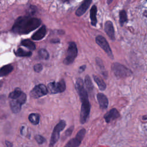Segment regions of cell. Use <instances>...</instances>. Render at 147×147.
<instances>
[{"label":"cell","instance_id":"6da1fadb","mask_svg":"<svg viewBox=\"0 0 147 147\" xmlns=\"http://www.w3.org/2000/svg\"><path fill=\"white\" fill-rule=\"evenodd\" d=\"M41 23V20L37 18L29 16L20 17L15 21L12 30L14 33L18 34H28L38 28Z\"/></svg>","mask_w":147,"mask_h":147},{"label":"cell","instance_id":"7a4b0ae2","mask_svg":"<svg viewBox=\"0 0 147 147\" xmlns=\"http://www.w3.org/2000/svg\"><path fill=\"white\" fill-rule=\"evenodd\" d=\"M78 94L80 96L82 103L80 122L82 124L85 123L89 117L91 105L89 102L87 91L84 88V85H79L75 87Z\"/></svg>","mask_w":147,"mask_h":147},{"label":"cell","instance_id":"3957f363","mask_svg":"<svg viewBox=\"0 0 147 147\" xmlns=\"http://www.w3.org/2000/svg\"><path fill=\"white\" fill-rule=\"evenodd\" d=\"M111 69L118 78H125L132 75L130 69L119 63H114L111 65Z\"/></svg>","mask_w":147,"mask_h":147},{"label":"cell","instance_id":"277c9868","mask_svg":"<svg viewBox=\"0 0 147 147\" xmlns=\"http://www.w3.org/2000/svg\"><path fill=\"white\" fill-rule=\"evenodd\" d=\"M78 55V49L76 44L71 41L68 44V47L67 49L66 56L64 59L63 63L65 65H69L72 64Z\"/></svg>","mask_w":147,"mask_h":147},{"label":"cell","instance_id":"5b68a950","mask_svg":"<svg viewBox=\"0 0 147 147\" xmlns=\"http://www.w3.org/2000/svg\"><path fill=\"white\" fill-rule=\"evenodd\" d=\"M65 126H66L65 121L64 120H60L59 122L55 126L51 135V139H50L49 147L54 146L55 144L58 141L59 139L60 132L64 129Z\"/></svg>","mask_w":147,"mask_h":147},{"label":"cell","instance_id":"8992f818","mask_svg":"<svg viewBox=\"0 0 147 147\" xmlns=\"http://www.w3.org/2000/svg\"><path fill=\"white\" fill-rule=\"evenodd\" d=\"M65 83L63 79L56 82H52L48 84V88L51 94L63 92L65 90Z\"/></svg>","mask_w":147,"mask_h":147},{"label":"cell","instance_id":"52a82bcc","mask_svg":"<svg viewBox=\"0 0 147 147\" xmlns=\"http://www.w3.org/2000/svg\"><path fill=\"white\" fill-rule=\"evenodd\" d=\"M86 130L85 129H80L76 134L75 138L71 139L65 145L64 147H78L86 134Z\"/></svg>","mask_w":147,"mask_h":147},{"label":"cell","instance_id":"ba28073f","mask_svg":"<svg viewBox=\"0 0 147 147\" xmlns=\"http://www.w3.org/2000/svg\"><path fill=\"white\" fill-rule=\"evenodd\" d=\"M95 41L100 46V47H101L104 50V51L107 54L108 56L111 59H113L114 57L111 49L109 46L108 42L105 39V38L102 36L99 35L96 37Z\"/></svg>","mask_w":147,"mask_h":147},{"label":"cell","instance_id":"9c48e42d","mask_svg":"<svg viewBox=\"0 0 147 147\" xmlns=\"http://www.w3.org/2000/svg\"><path fill=\"white\" fill-rule=\"evenodd\" d=\"M48 92L47 87L43 84L36 85L30 91V95L33 98H38L47 94Z\"/></svg>","mask_w":147,"mask_h":147},{"label":"cell","instance_id":"30bf717a","mask_svg":"<svg viewBox=\"0 0 147 147\" xmlns=\"http://www.w3.org/2000/svg\"><path fill=\"white\" fill-rule=\"evenodd\" d=\"M120 116L118 111L115 109H111L109 111L104 115V119L107 123H109L112 121L118 118Z\"/></svg>","mask_w":147,"mask_h":147},{"label":"cell","instance_id":"8fae6325","mask_svg":"<svg viewBox=\"0 0 147 147\" xmlns=\"http://www.w3.org/2000/svg\"><path fill=\"white\" fill-rule=\"evenodd\" d=\"M105 32L112 40H115V34L113 24L111 21H107L105 24Z\"/></svg>","mask_w":147,"mask_h":147},{"label":"cell","instance_id":"7c38bea8","mask_svg":"<svg viewBox=\"0 0 147 147\" xmlns=\"http://www.w3.org/2000/svg\"><path fill=\"white\" fill-rule=\"evenodd\" d=\"M92 2L91 0H85L81 4V5L76 9L75 11V14L77 16H82L89 7L91 3Z\"/></svg>","mask_w":147,"mask_h":147},{"label":"cell","instance_id":"4fadbf2b","mask_svg":"<svg viewBox=\"0 0 147 147\" xmlns=\"http://www.w3.org/2000/svg\"><path fill=\"white\" fill-rule=\"evenodd\" d=\"M46 26L45 25H42L40 28L32 36V38L35 41H38L42 39L46 34Z\"/></svg>","mask_w":147,"mask_h":147},{"label":"cell","instance_id":"5bb4252c","mask_svg":"<svg viewBox=\"0 0 147 147\" xmlns=\"http://www.w3.org/2000/svg\"><path fill=\"white\" fill-rule=\"evenodd\" d=\"M96 96L100 108L102 110L106 109L109 105L108 99L106 96L102 93H98Z\"/></svg>","mask_w":147,"mask_h":147},{"label":"cell","instance_id":"9a60e30c","mask_svg":"<svg viewBox=\"0 0 147 147\" xmlns=\"http://www.w3.org/2000/svg\"><path fill=\"white\" fill-rule=\"evenodd\" d=\"M90 19H91V24L92 26H95L97 23L96 20V13H97V7L95 5H93L90 9Z\"/></svg>","mask_w":147,"mask_h":147},{"label":"cell","instance_id":"2e32d148","mask_svg":"<svg viewBox=\"0 0 147 147\" xmlns=\"http://www.w3.org/2000/svg\"><path fill=\"white\" fill-rule=\"evenodd\" d=\"M21 105L20 104L17 100L14 99H11L10 101V109L13 113H18L20 112L21 109Z\"/></svg>","mask_w":147,"mask_h":147},{"label":"cell","instance_id":"e0dca14e","mask_svg":"<svg viewBox=\"0 0 147 147\" xmlns=\"http://www.w3.org/2000/svg\"><path fill=\"white\" fill-rule=\"evenodd\" d=\"M13 67L11 64H8L3 66L0 69V77L6 76L13 71Z\"/></svg>","mask_w":147,"mask_h":147},{"label":"cell","instance_id":"ac0fdd59","mask_svg":"<svg viewBox=\"0 0 147 147\" xmlns=\"http://www.w3.org/2000/svg\"><path fill=\"white\" fill-rule=\"evenodd\" d=\"M93 78L95 83L97 84L99 90L101 91H104L106 88V84H105V82L96 75H93Z\"/></svg>","mask_w":147,"mask_h":147},{"label":"cell","instance_id":"d6986e66","mask_svg":"<svg viewBox=\"0 0 147 147\" xmlns=\"http://www.w3.org/2000/svg\"><path fill=\"white\" fill-rule=\"evenodd\" d=\"M15 54L17 56L20 57H28V56H30L32 54V52L30 51H26L23 49L21 48H18L15 52Z\"/></svg>","mask_w":147,"mask_h":147},{"label":"cell","instance_id":"ffe728a7","mask_svg":"<svg viewBox=\"0 0 147 147\" xmlns=\"http://www.w3.org/2000/svg\"><path fill=\"white\" fill-rule=\"evenodd\" d=\"M21 44L22 45L28 48L30 50L33 51V50L36 49V45H35V44H34V42L33 41H30L29 39H25V40H22L21 41Z\"/></svg>","mask_w":147,"mask_h":147},{"label":"cell","instance_id":"44dd1931","mask_svg":"<svg viewBox=\"0 0 147 147\" xmlns=\"http://www.w3.org/2000/svg\"><path fill=\"white\" fill-rule=\"evenodd\" d=\"M29 121L33 125H37L40 121V115L37 113H32L28 117Z\"/></svg>","mask_w":147,"mask_h":147},{"label":"cell","instance_id":"7402d4cb","mask_svg":"<svg viewBox=\"0 0 147 147\" xmlns=\"http://www.w3.org/2000/svg\"><path fill=\"white\" fill-rule=\"evenodd\" d=\"M119 16L120 25L123 26V25L127 21V17L126 11L125 10H121L119 13Z\"/></svg>","mask_w":147,"mask_h":147},{"label":"cell","instance_id":"603a6c76","mask_svg":"<svg viewBox=\"0 0 147 147\" xmlns=\"http://www.w3.org/2000/svg\"><path fill=\"white\" fill-rule=\"evenodd\" d=\"M84 82H85L86 87L88 92H91L93 90V84L92 83L91 78L88 75H86L85 76Z\"/></svg>","mask_w":147,"mask_h":147},{"label":"cell","instance_id":"cb8c5ba5","mask_svg":"<svg viewBox=\"0 0 147 147\" xmlns=\"http://www.w3.org/2000/svg\"><path fill=\"white\" fill-rule=\"evenodd\" d=\"M22 92V91L19 88H16L13 92L10 93L9 97L11 99H16Z\"/></svg>","mask_w":147,"mask_h":147},{"label":"cell","instance_id":"d4e9b609","mask_svg":"<svg viewBox=\"0 0 147 147\" xmlns=\"http://www.w3.org/2000/svg\"><path fill=\"white\" fill-rule=\"evenodd\" d=\"M38 55H39L40 57L42 59L47 60L49 58V53H48V51L45 49H44V48L40 49L38 51Z\"/></svg>","mask_w":147,"mask_h":147},{"label":"cell","instance_id":"484cf974","mask_svg":"<svg viewBox=\"0 0 147 147\" xmlns=\"http://www.w3.org/2000/svg\"><path fill=\"white\" fill-rule=\"evenodd\" d=\"M34 138H35L36 142H37L38 144H44V143L45 142V141H46L45 138L43 136H41V135H39V134H38V135H36V136H35Z\"/></svg>","mask_w":147,"mask_h":147},{"label":"cell","instance_id":"4316f807","mask_svg":"<svg viewBox=\"0 0 147 147\" xmlns=\"http://www.w3.org/2000/svg\"><path fill=\"white\" fill-rule=\"evenodd\" d=\"M33 69H34V71L36 72H40L42 69V65L40 63L36 64L34 65Z\"/></svg>","mask_w":147,"mask_h":147},{"label":"cell","instance_id":"83f0119b","mask_svg":"<svg viewBox=\"0 0 147 147\" xmlns=\"http://www.w3.org/2000/svg\"><path fill=\"white\" fill-rule=\"evenodd\" d=\"M73 129H74V126H71L69 128H68L65 132L64 133V138H66L67 137L69 136L71 133H72V131H73Z\"/></svg>","mask_w":147,"mask_h":147},{"label":"cell","instance_id":"f1b7e54d","mask_svg":"<svg viewBox=\"0 0 147 147\" xmlns=\"http://www.w3.org/2000/svg\"><path fill=\"white\" fill-rule=\"evenodd\" d=\"M96 63L97 65L99 67L100 69H103V70L105 69V67H104L103 64L102 63V61L100 59H99L98 57L96 58Z\"/></svg>","mask_w":147,"mask_h":147},{"label":"cell","instance_id":"f546056e","mask_svg":"<svg viewBox=\"0 0 147 147\" xmlns=\"http://www.w3.org/2000/svg\"><path fill=\"white\" fill-rule=\"evenodd\" d=\"M86 68V65H83L80 66L79 67V72H80H80H83L85 70Z\"/></svg>","mask_w":147,"mask_h":147},{"label":"cell","instance_id":"4dcf8cb0","mask_svg":"<svg viewBox=\"0 0 147 147\" xmlns=\"http://www.w3.org/2000/svg\"><path fill=\"white\" fill-rule=\"evenodd\" d=\"M5 144L6 147H13V144L9 141H5Z\"/></svg>","mask_w":147,"mask_h":147},{"label":"cell","instance_id":"1f68e13d","mask_svg":"<svg viewBox=\"0 0 147 147\" xmlns=\"http://www.w3.org/2000/svg\"><path fill=\"white\" fill-rule=\"evenodd\" d=\"M142 118H144V120H146V115H144V117H142Z\"/></svg>","mask_w":147,"mask_h":147},{"label":"cell","instance_id":"d6a6232c","mask_svg":"<svg viewBox=\"0 0 147 147\" xmlns=\"http://www.w3.org/2000/svg\"><path fill=\"white\" fill-rule=\"evenodd\" d=\"M1 83H0V86H1Z\"/></svg>","mask_w":147,"mask_h":147}]
</instances>
